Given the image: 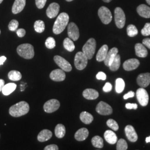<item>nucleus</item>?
Listing matches in <instances>:
<instances>
[{
  "label": "nucleus",
  "instance_id": "1",
  "mask_svg": "<svg viewBox=\"0 0 150 150\" xmlns=\"http://www.w3.org/2000/svg\"><path fill=\"white\" fill-rule=\"evenodd\" d=\"M30 106L27 102L21 101L12 106L9 109V113L12 117H18L26 115L29 112Z\"/></svg>",
  "mask_w": 150,
  "mask_h": 150
},
{
  "label": "nucleus",
  "instance_id": "2",
  "mask_svg": "<svg viewBox=\"0 0 150 150\" xmlns=\"http://www.w3.org/2000/svg\"><path fill=\"white\" fill-rule=\"evenodd\" d=\"M69 21V16L67 13L62 12L60 13L54 23L53 32L56 35H59L64 31L65 28L68 25Z\"/></svg>",
  "mask_w": 150,
  "mask_h": 150
},
{
  "label": "nucleus",
  "instance_id": "3",
  "mask_svg": "<svg viewBox=\"0 0 150 150\" xmlns=\"http://www.w3.org/2000/svg\"><path fill=\"white\" fill-rule=\"evenodd\" d=\"M17 52L25 59H32L35 55L34 48L32 45L24 43L20 45L17 48Z\"/></svg>",
  "mask_w": 150,
  "mask_h": 150
},
{
  "label": "nucleus",
  "instance_id": "4",
  "mask_svg": "<svg viewBox=\"0 0 150 150\" xmlns=\"http://www.w3.org/2000/svg\"><path fill=\"white\" fill-rule=\"evenodd\" d=\"M96 48V42L93 38H90L82 47V52L86 55L88 59L93 57Z\"/></svg>",
  "mask_w": 150,
  "mask_h": 150
},
{
  "label": "nucleus",
  "instance_id": "5",
  "mask_svg": "<svg viewBox=\"0 0 150 150\" xmlns=\"http://www.w3.org/2000/svg\"><path fill=\"white\" fill-rule=\"evenodd\" d=\"M88 62V59L86 55L82 52H79L76 54L75 57V66L76 68L79 70L85 69Z\"/></svg>",
  "mask_w": 150,
  "mask_h": 150
},
{
  "label": "nucleus",
  "instance_id": "6",
  "mask_svg": "<svg viewBox=\"0 0 150 150\" xmlns=\"http://www.w3.org/2000/svg\"><path fill=\"white\" fill-rule=\"evenodd\" d=\"M98 15L103 23L107 25L112 20V15L110 10L106 7L102 6L98 11Z\"/></svg>",
  "mask_w": 150,
  "mask_h": 150
},
{
  "label": "nucleus",
  "instance_id": "7",
  "mask_svg": "<svg viewBox=\"0 0 150 150\" xmlns=\"http://www.w3.org/2000/svg\"><path fill=\"white\" fill-rule=\"evenodd\" d=\"M115 21L116 26L119 28H122L125 25L126 16L122 9L120 7H116L114 11Z\"/></svg>",
  "mask_w": 150,
  "mask_h": 150
},
{
  "label": "nucleus",
  "instance_id": "8",
  "mask_svg": "<svg viewBox=\"0 0 150 150\" xmlns=\"http://www.w3.org/2000/svg\"><path fill=\"white\" fill-rule=\"evenodd\" d=\"M136 97L142 106H146L147 105L149 100V96L147 92L144 88L141 87L136 91Z\"/></svg>",
  "mask_w": 150,
  "mask_h": 150
},
{
  "label": "nucleus",
  "instance_id": "9",
  "mask_svg": "<svg viewBox=\"0 0 150 150\" xmlns=\"http://www.w3.org/2000/svg\"><path fill=\"white\" fill-rule=\"evenodd\" d=\"M60 106L59 101L56 99H51L45 102L43 105V110L47 113H52L57 111Z\"/></svg>",
  "mask_w": 150,
  "mask_h": 150
},
{
  "label": "nucleus",
  "instance_id": "10",
  "mask_svg": "<svg viewBox=\"0 0 150 150\" xmlns=\"http://www.w3.org/2000/svg\"><path fill=\"white\" fill-rule=\"evenodd\" d=\"M54 61L62 70L66 72H70L72 68L70 63L60 56H55L54 58Z\"/></svg>",
  "mask_w": 150,
  "mask_h": 150
},
{
  "label": "nucleus",
  "instance_id": "11",
  "mask_svg": "<svg viewBox=\"0 0 150 150\" xmlns=\"http://www.w3.org/2000/svg\"><path fill=\"white\" fill-rule=\"evenodd\" d=\"M97 112L101 115H110L112 113V108L106 102L101 101L98 103L96 108Z\"/></svg>",
  "mask_w": 150,
  "mask_h": 150
},
{
  "label": "nucleus",
  "instance_id": "12",
  "mask_svg": "<svg viewBox=\"0 0 150 150\" xmlns=\"http://www.w3.org/2000/svg\"><path fill=\"white\" fill-rule=\"evenodd\" d=\"M67 33L70 38L73 41H77L80 37V32L77 26L74 22H71L67 27Z\"/></svg>",
  "mask_w": 150,
  "mask_h": 150
},
{
  "label": "nucleus",
  "instance_id": "13",
  "mask_svg": "<svg viewBox=\"0 0 150 150\" xmlns=\"http://www.w3.org/2000/svg\"><path fill=\"white\" fill-rule=\"evenodd\" d=\"M50 77L52 80L54 81L60 82L65 80L66 74L64 70L62 69H56L51 72Z\"/></svg>",
  "mask_w": 150,
  "mask_h": 150
},
{
  "label": "nucleus",
  "instance_id": "14",
  "mask_svg": "<svg viewBox=\"0 0 150 150\" xmlns=\"http://www.w3.org/2000/svg\"><path fill=\"white\" fill-rule=\"evenodd\" d=\"M137 82L141 87L145 88L147 87L150 83V73H144L139 75L137 79Z\"/></svg>",
  "mask_w": 150,
  "mask_h": 150
},
{
  "label": "nucleus",
  "instance_id": "15",
  "mask_svg": "<svg viewBox=\"0 0 150 150\" xmlns=\"http://www.w3.org/2000/svg\"><path fill=\"white\" fill-rule=\"evenodd\" d=\"M59 11V6L57 3L51 4L46 10V14L48 18H54L57 16Z\"/></svg>",
  "mask_w": 150,
  "mask_h": 150
},
{
  "label": "nucleus",
  "instance_id": "16",
  "mask_svg": "<svg viewBox=\"0 0 150 150\" xmlns=\"http://www.w3.org/2000/svg\"><path fill=\"white\" fill-rule=\"evenodd\" d=\"M126 137L129 141L132 142H135L138 139V136L136 132L134 127L131 125H127L125 129Z\"/></svg>",
  "mask_w": 150,
  "mask_h": 150
},
{
  "label": "nucleus",
  "instance_id": "17",
  "mask_svg": "<svg viewBox=\"0 0 150 150\" xmlns=\"http://www.w3.org/2000/svg\"><path fill=\"white\" fill-rule=\"evenodd\" d=\"M139 65V61L136 59H131L126 60L123 64V69L129 71L136 69Z\"/></svg>",
  "mask_w": 150,
  "mask_h": 150
},
{
  "label": "nucleus",
  "instance_id": "18",
  "mask_svg": "<svg viewBox=\"0 0 150 150\" xmlns=\"http://www.w3.org/2000/svg\"><path fill=\"white\" fill-rule=\"evenodd\" d=\"M118 49L116 47L111 48L110 51H108L106 58L104 59V64L107 66L109 67L110 65L112 63L113 59L118 54Z\"/></svg>",
  "mask_w": 150,
  "mask_h": 150
},
{
  "label": "nucleus",
  "instance_id": "19",
  "mask_svg": "<svg viewBox=\"0 0 150 150\" xmlns=\"http://www.w3.org/2000/svg\"><path fill=\"white\" fill-rule=\"evenodd\" d=\"M26 5V0H15L12 7V12L13 14L21 12Z\"/></svg>",
  "mask_w": 150,
  "mask_h": 150
},
{
  "label": "nucleus",
  "instance_id": "20",
  "mask_svg": "<svg viewBox=\"0 0 150 150\" xmlns=\"http://www.w3.org/2000/svg\"><path fill=\"white\" fill-rule=\"evenodd\" d=\"M134 48H135L136 54L138 57L145 58L147 56L148 52L147 49L145 47L144 45L139 43H136L135 45Z\"/></svg>",
  "mask_w": 150,
  "mask_h": 150
},
{
  "label": "nucleus",
  "instance_id": "21",
  "mask_svg": "<svg viewBox=\"0 0 150 150\" xmlns=\"http://www.w3.org/2000/svg\"><path fill=\"white\" fill-rule=\"evenodd\" d=\"M137 12L139 16L146 18H150V7L144 4H141L137 8Z\"/></svg>",
  "mask_w": 150,
  "mask_h": 150
},
{
  "label": "nucleus",
  "instance_id": "22",
  "mask_svg": "<svg viewBox=\"0 0 150 150\" xmlns=\"http://www.w3.org/2000/svg\"><path fill=\"white\" fill-rule=\"evenodd\" d=\"M105 139L110 144L113 145L117 141V137L116 134L111 130H107L104 133Z\"/></svg>",
  "mask_w": 150,
  "mask_h": 150
},
{
  "label": "nucleus",
  "instance_id": "23",
  "mask_svg": "<svg viewBox=\"0 0 150 150\" xmlns=\"http://www.w3.org/2000/svg\"><path fill=\"white\" fill-rule=\"evenodd\" d=\"M89 134L88 130L86 128H81L75 133V139L79 141H84L88 137Z\"/></svg>",
  "mask_w": 150,
  "mask_h": 150
},
{
  "label": "nucleus",
  "instance_id": "24",
  "mask_svg": "<svg viewBox=\"0 0 150 150\" xmlns=\"http://www.w3.org/2000/svg\"><path fill=\"white\" fill-rule=\"evenodd\" d=\"M83 96L87 100H95L99 96L98 92L92 88H87L83 92Z\"/></svg>",
  "mask_w": 150,
  "mask_h": 150
},
{
  "label": "nucleus",
  "instance_id": "25",
  "mask_svg": "<svg viewBox=\"0 0 150 150\" xmlns=\"http://www.w3.org/2000/svg\"><path fill=\"white\" fill-rule=\"evenodd\" d=\"M52 136V133L51 131L45 129L42 130L38 134V141L43 142L50 139Z\"/></svg>",
  "mask_w": 150,
  "mask_h": 150
},
{
  "label": "nucleus",
  "instance_id": "26",
  "mask_svg": "<svg viewBox=\"0 0 150 150\" xmlns=\"http://www.w3.org/2000/svg\"><path fill=\"white\" fill-rule=\"evenodd\" d=\"M108 51V47L106 45H103L98 50L96 55V59L98 62H101L104 61Z\"/></svg>",
  "mask_w": 150,
  "mask_h": 150
},
{
  "label": "nucleus",
  "instance_id": "27",
  "mask_svg": "<svg viewBox=\"0 0 150 150\" xmlns=\"http://www.w3.org/2000/svg\"><path fill=\"white\" fill-rule=\"evenodd\" d=\"M16 87H17V85L15 83H8L6 85H5L4 86L2 90V93L5 96H8L16 90Z\"/></svg>",
  "mask_w": 150,
  "mask_h": 150
},
{
  "label": "nucleus",
  "instance_id": "28",
  "mask_svg": "<svg viewBox=\"0 0 150 150\" xmlns=\"http://www.w3.org/2000/svg\"><path fill=\"white\" fill-rule=\"evenodd\" d=\"M80 118L81 121L83 123L86 125L90 124L93 120V116L90 113L87 112L86 111H83L81 113Z\"/></svg>",
  "mask_w": 150,
  "mask_h": 150
},
{
  "label": "nucleus",
  "instance_id": "29",
  "mask_svg": "<svg viewBox=\"0 0 150 150\" xmlns=\"http://www.w3.org/2000/svg\"><path fill=\"white\" fill-rule=\"evenodd\" d=\"M56 136L59 139L63 138L66 134V128L62 124H58L54 129Z\"/></svg>",
  "mask_w": 150,
  "mask_h": 150
},
{
  "label": "nucleus",
  "instance_id": "30",
  "mask_svg": "<svg viewBox=\"0 0 150 150\" xmlns=\"http://www.w3.org/2000/svg\"><path fill=\"white\" fill-rule=\"evenodd\" d=\"M121 64V57L119 54H117L116 56L113 60L112 63L110 65L109 67L112 71H116L118 70Z\"/></svg>",
  "mask_w": 150,
  "mask_h": 150
},
{
  "label": "nucleus",
  "instance_id": "31",
  "mask_svg": "<svg viewBox=\"0 0 150 150\" xmlns=\"http://www.w3.org/2000/svg\"><path fill=\"white\" fill-rule=\"evenodd\" d=\"M8 77L10 80L17 81L21 79L22 75L21 72L18 71L12 70L8 72Z\"/></svg>",
  "mask_w": 150,
  "mask_h": 150
},
{
  "label": "nucleus",
  "instance_id": "32",
  "mask_svg": "<svg viewBox=\"0 0 150 150\" xmlns=\"http://www.w3.org/2000/svg\"><path fill=\"white\" fill-rule=\"evenodd\" d=\"M91 142L95 147L101 149L103 147V141L99 136H94L91 139Z\"/></svg>",
  "mask_w": 150,
  "mask_h": 150
},
{
  "label": "nucleus",
  "instance_id": "33",
  "mask_svg": "<svg viewBox=\"0 0 150 150\" xmlns=\"http://www.w3.org/2000/svg\"><path fill=\"white\" fill-rule=\"evenodd\" d=\"M64 48L69 52H72L75 48V46L73 41L70 38H66L64 41Z\"/></svg>",
  "mask_w": 150,
  "mask_h": 150
},
{
  "label": "nucleus",
  "instance_id": "34",
  "mask_svg": "<svg viewBox=\"0 0 150 150\" xmlns=\"http://www.w3.org/2000/svg\"><path fill=\"white\" fill-rule=\"evenodd\" d=\"M125 82L122 79L118 78L116 79L115 89H116V91L117 93H120L122 92V91H123V90L125 88Z\"/></svg>",
  "mask_w": 150,
  "mask_h": 150
},
{
  "label": "nucleus",
  "instance_id": "35",
  "mask_svg": "<svg viewBox=\"0 0 150 150\" xmlns=\"http://www.w3.org/2000/svg\"><path fill=\"white\" fill-rule=\"evenodd\" d=\"M34 28L35 31L38 33H42L45 31V25L43 21L38 20L35 22Z\"/></svg>",
  "mask_w": 150,
  "mask_h": 150
},
{
  "label": "nucleus",
  "instance_id": "36",
  "mask_svg": "<svg viewBox=\"0 0 150 150\" xmlns=\"http://www.w3.org/2000/svg\"><path fill=\"white\" fill-rule=\"evenodd\" d=\"M127 34L129 37H134L138 34V30L134 25H129L127 27Z\"/></svg>",
  "mask_w": 150,
  "mask_h": 150
},
{
  "label": "nucleus",
  "instance_id": "37",
  "mask_svg": "<svg viewBox=\"0 0 150 150\" xmlns=\"http://www.w3.org/2000/svg\"><path fill=\"white\" fill-rule=\"evenodd\" d=\"M128 148L127 144L124 139H119L116 145V149L117 150H126Z\"/></svg>",
  "mask_w": 150,
  "mask_h": 150
},
{
  "label": "nucleus",
  "instance_id": "38",
  "mask_svg": "<svg viewBox=\"0 0 150 150\" xmlns=\"http://www.w3.org/2000/svg\"><path fill=\"white\" fill-rule=\"evenodd\" d=\"M45 45L48 49H52L56 46V41L54 38L49 37L47 38L45 42Z\"/></svg>",
  "mask_w": 150,
  "mask_h": 150
},
{
  "label": "nucleus",
  "instance_id": "39",
  "mask_svg": "<svg viewBox=\"0 0 150 150\" xmlns=\"http://www.w3.org/2000/svg\"><path fill=\"white\" fill-rule=\"evenodd\" d=\"M107 125L108 127H109L110 129H112L114 131H117L118 129V123L116 122V121H115L113 119H109L107 120Z\"/></svg>",
  "mask_w": 150,
  "mask_h": 150
},
{
  "label": "nucleus",
  "instance_id": "40",
  "mask_svg": "<svg viewBox=\"0 0 150 150\" xmlns=\"http://www.w3.org/2000/svg\"><path fill=\"white\" fill-rule=\"evenodd\" d=\"M19 23L16 20H12L8 24V29L11 31H15L18 27Z\"/></svg>",
  "mask_w": 150,
  "mask_h": 150
},
{
  "label": "nucleus",
  "instance_id": "41",
  "mask_svg": "<svg viewBox=\"0 0 150 150\" xmlns=\"http://www.w3.org/2000/svg\"><path fill=\"white\" fill-rule=\"evenodd\" d=\"M141 33L143 36H148L150 35V23H146L144 27L141 30Z\"/></svg>",
  "mask_w": 150,
  "mask_h": 150
},
{
  "label": "nucleus",
  "instance_id": "42",
  "mask_svg": "<svg viewBox=\"0 0 150 150\" xmlns=\"http://www.w3.org/2000/svg\"><path fill=\"white\" fill-rule=\"evenodd\" d=\"M47 0H35L36 5L39 9L43 8L44 6L46 5Z\"/></svg>",
  "mask_w": 150,
  "mask_h": 150
},
{
  "label": "nucleus",
  "instance_id": "43",
  "mask_svg": "<svg viewBox=\"0 0 150 150\" xmlns=\"http://www.w3.org/2000/svg\"><path fill=\"white\" fill-rule=\"evenodd\" d=\"M96 79L99 80H106V75L103 72H99L96 75Z\"/></svg>",
  "mask_w": 150,
  "mask_h": 150
},
{
  "label": "nucleus",
  "instance_id": "44",
  "mask_svg": "<svg viewBox=\"0 0 150 150\" xmlns=\"http://www.w3.org/2000/svg\"><path fill=\"white\" fill-rule=\"evenodd\" d=\"M112 88V86L110 82H107L103 87V90L105 92H109L111 91Z\"/></svg>",
  "mask_w": 150,
  "mask_h": 150
},
{
  "label": "nucleus",
  "instance_id": "45",
  "mask_svg": "<svg viewBox=\"0 0 150 150\" xmlns=\"http://www.w3.org/2000/svg\"><path fill=\"white\" fill-rule=\"evenodd\" d=\"M16 33L19 38H23L26 35V30L23 28H20L16 31Z\"/></svg>",
  "mask_w": 150,
  "mask_h": 150
},
{
  "label": "nucleus",
  "instance_id": "46",
  "mask_svg": "<svg viewBox=\"0 0 150 150\" xmlns=\"http://www.w3.org/2000/svg\"><path fill=\"white\" fill-rule=\"evenodd\" d=\"M125 106L127 109H129V110H131V109L136 110L138 107V106L136 103H126Z\"/></svg>",
  "mask_w": 150,
  "mask_h": 150
},
{
  "label": "nucleus",
  "instance_id": "47",
  "mask_svg": "<svg viewBox=\"0 0 150 150\" xmlns=\"http://www.w3.org/2000/svg\"><path fill=\"white\" fill-rule=\"evenodd\" d=\"M45 150H58L59 147L56 145H50L46 146L44 149Z\"/></svg>",
  "mask_w": 150,
  "mask_h": 150
},
{
  "label": "nucleus",
  "instance_id": "48",
  "mask_svg": "<svg viewBox=\"0 0 150 150\" xmlns=\"http://www.w3.org/2000/svg\"><path fill=\"white\" fill-rule=\"evenodd\" d=\"M134 92H133V91H129L127 93H126V94L123 96V98H124L125 100H127V99H128V98L134 97Z\"/></svg>",
  "mask_w": 150,
  "mask_h": 150
},
{
  "label": "nucleus",
  "instance_id": "49",
  "mask_svg": "<svg viewBox=\"0 0 150 150\" xmlns=\"http://www.w3.org/2000/svg\"><path fill=\"white\" fill-rule=\"evenodd\" d=\"M142 43L144 45L150 49V38H146L143 40Z\"/></svg>",
  "mask_w": 150,
  "mask_h": 150
},
{
  "label": "nucleus",
  "instance_id": "50",
  "mask_svg": "<svg viewBox=\"0 0 150 150\" xmlns=\"http://www.w3.org/2000/svg\"><path fill=\"white\" fill-rule=\"evenodd\" d=\"M6 59H7L6 57L4 56H2L0 57V66L4 64V63L5 62Z\"/></svg>",
  "mask_w": 150,
  "mask_h": 150
},
{
  "label": "nucleus",
  "instance_id": "51",
  "mask_svg": "<svg viewBox=\"0 0 150 150\" xmlns=\"http://www.w3.org/2000/svg\"><path fill=\"white\" fill-rule=\"evenodd\" d=\"M4 85H5V81L2 79H0V92L2 91Z\"/></svg>",
  "mask_w": 150,
  "mask_h": 150
},
{
  "label": "nucleus",
  "instance_id": "52",
  "mask_svg": "<svg viewBox=\"0 0 150 150\" xmlns=\"http://www.w3.org/2000/svg\"><path fill=\"white\" fill-rule=\"evenodd\" d=\"M146 143H149V142H150V136L146 138Z\"/></svg>",
  "mask_w": 150,
  "mask_h": 150
},
{
  "label": "nucleus",
  "instance_id": "53",
  "mask_svg": "<svg viewBox=\"0 0 150 150\" xmlns=\"http://www.w3.org/2000/svg\"><path fill=\"white\" fill-rule=\"evenodd\" d=\"M105 2H106V3H108L110 2H111L112 0H103Z\"/></svg>",
  "mask_w": 150,
  "mask_h": 150
},
{
  "label": "nucleus",
  "instance_id": "54",
  "mask_svg": "<svg viewBox=\"0 0 150 150\" xmlns=\"http://www.w3.org/2000/svg\"><path fill=\"white\" fill-rule=\"evenodd\" d=\"M146 1L147 3L149 5H150V0H146Z\"/></svg>",
  "mask_w": 150,
  "mask_h": 150
},
{
  "label": "nucleus",
  "instance_id": "55",
  "mask_svg": "<svg viewBox=\"0 0 150 150\" xmlns=\"http://www.w3.org/2000/svg\"><path fill=\"white\" fill-rule=\"evenodd\" d=\"M66 1H67V2H71V1H72L73 0H66Z\"/></svg>",
  "mask_w": 150,
  "mask_h": 150
},
{
  "label": "nucleus",
  "instance_id": "56",
  "mask_svg": "<svg viewBox=\"0 0 150 150\" xmlns=\"http://www.w3.org/2000/svg\"><path fill=\"white\" fill-rule=\"evenodd\" d=\"M3 1H4V0H0V4L3 2Z\"/></svg>",
  "mask_w": 150,
  "mask_h": 150
},
{
  "label": "nucleus",
  "instance_id": "57",
  "mask_svg": "<svg viewBox=\"0 0 150 150\" xmlns=\"http://www.w3.org/2000/svg\"><path fill=\"white\" fill-rule=\"evenodd\" d=\"M0 34H1V30H0Z\"/></svg>",
  "mask_w": 150,
  "mask_h": 150
}]
</instances>
